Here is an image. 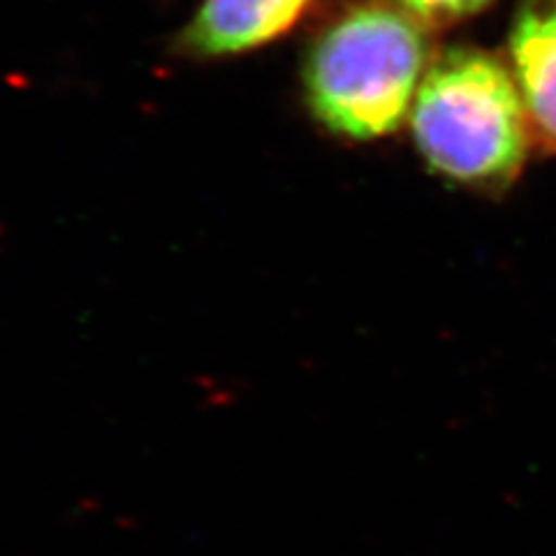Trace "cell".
Returning a JSON list of instances; mask_svg holds the SVG:
<instances>
[{
  "mask_svg": "<svg viewBox=\"0 0 556 556\" xmlns=\"http://www.w3.org/2000/svg\"><path fill=\"white\" fill-rule=\"evenodd\" d=\"M508 49L529 124L556 149V0H519Z\"/></svg>",
  "mask_w": 556,
  "mask_h": 556,
  "instance_id": "277c9868",
  "label": "cell"
},
{
  "mask_svg": "<svg viewBox=\"0 0 556 556\" xmlns=\"http://www.w3.org/2000/svg\"><path fill=\"white\" fill-rule=\"evenodd\" d=\"M429 67L420 20L388 3L357 5L329 24L304 63L308 110L334 135H392L413 110Z\"/></svg>",
  "mask_w": 556,
  "mask_h": 556,
  "instance_id": "6da1fadb",
  "label": "cell"
},
{
  "mask_svg": "<svg viewBox=\"0 0 556 556\" xmlns=\"http://www.w3.org/2000/svg\"><path fill=\"white\" fill-rule=\"evenodd\" d=\"M313 0H200L174 38L190 61H220L267 47L292 30Z\"/></svg>",
  "mask_w": 556,
  "mask_h": 556,
  "instance_id": "3957f363",
  "label": "cell"
},
{
  "mask_svg": "<svg viewBox=\"0 0 556 556\" xmlns=\"http://www.w3.org/2000/svg\"><path fill=\"white\" fill-rule=\"evenodd\" d=\"M413 142L441 177L506 186L525 167L531 124L510 67L480 49L433 61L410 110Z\"/></svg>",
  "mask_w": 556,
  "mask_h": 556,
  "instance_id": "7a4b0ae2",
  "label": "cell"
},
{
  "mask_svg": "<svg viewBox=\"0 0 556 556\" xmlns=\"http://www.w3.org/2000/svg\"><path fill=\"white\" fill-rule=\"evenodd\" d=\"M422 24H450L482 12L494 0H392Z\"/></svg>",
  "mask_w": 556,
  "mask_h": 556,
  "instance_id": "5b68a950",
  "label": "cell"
}]
</instances>
